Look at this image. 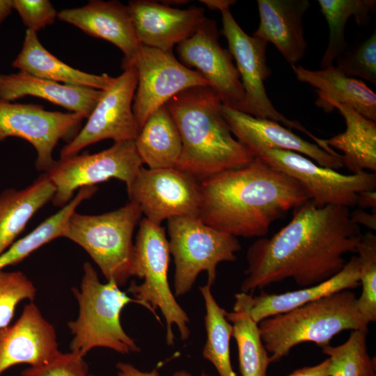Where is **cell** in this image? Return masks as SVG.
<instances>
[{
    "label": "cell",
    "mask_w": 376,
    "mask_h": 376,
    "mask_svg": "<svg viewBox=\"0 0 376 376\" xmlns=\"http://www.w3.org/2000/svg\"><path fill=\"white\" fill-rule=\"evenodd\" d=\"M19 376H24V375H23L22 374H21V375H19Z\"/></svg>",
    "instance_id": "ee69618b"
},
{
    "label": "cell",
    "mask_w": 376,
    "mask_h": 376,
    "mask_svg": "<svg viewBox=\"0 0 376 376\" xmlns=\"http://www.w3.org/2000/svg\"><path fill=\"white\" fill-rule=\"evenodd\" d=\"M13 9L27 29L36 33L52 24L58 15L49 0H13Z\"/></svg>",
    "instance_id": "74e56055"
},
{
    "label": "cell",
    "mask_w": 376,
    "mask_h": 376,
    "mask_svg": "<svg viewBox=\"0 0 376 376\" xmlns=\"http://www.w3.org/2000/svg\"><path fill=\"white\" fill-rule=\"evenodd\" d=\"M359 264L353 256L338 274L314 285L281 294H269L262 291L253 296L251 315L256 323L261 320L288 312L333 293L357 288L359 282Z\"/></svg>",
    "instance_id": "d4e9b609"
},
{
    "label": "cell",
    "mask_w": 376,
    "mask_h": 376,
    "mask_svg": "<svg viewBox=\"0 0 376 376\" xmlns=\"http://www.w3.org/2000/svg\"><path fill=\"white\" fill-rule=\"evenodd\" d=\"M357 300L354 292L344 290L261 320L260 337L271 363L302 343L313 342L322 348L343 331H368L370 322L359 312Z\"/></svg>",
    "instance_id": "277c9868"
},
{
    "label": "cell",
    "mask_w": 376,
    "mask_h": 376,
    "mask_svg": "<svg viewBox=\"0 0 376 376\" xmlns=\"http://www.w3.org/2000/svg\"><path fill=\"white\" fill-rule=\"evenodd\" d=\"M179 130L182 152L175 168L198 182L238 169L256 157L233 136L223 104L210 86L186 89L165 104Z\"/></svg>",
    "instance_id": "3957f363"
},
{
    "label": "cell",
    "mask_w": 376,
    "mask_h": 376,
    "mask_svg": "<svg viewBox=\"0 0 376 376\" xmlns=\"http://www.w3.org/2000/svg\"><path fill=\"white\" fill-rule=\"evenodd\" d=\"M142 214L139 205L131 201L101 214L74 212L68 220L63 237L88 253L107 281L123 286L133 276L132 236Z\"/></svg>",
    "instance_id": "8992f818"
},
{
    "label": "cell",
    "mask_w": 376,
    "mask_h": 376,
    "mask_svg": "<svg viewBox=\"0 0 376 376\" xmlns=\"http://www.w3.org/2000/svg\"><path fill=\"white\" fill-rule=\"evenodd\" d=\"M337 109L343 117L346 129L329 139H323L329 148L343 152L342 162L352 174L376 171V123L366 118L350 105L332 102L328 112Z\"/></svg>",
    "instance_id": "484cf974"
},
{
    "label": "cell",
    "mask_w": 376,
    "mask_h": 376,
    "mask_svg": "<svg viewBox=\"0 0 376 376\" xmlns=\"http://www.w3.org/2000/svg\"><path fill=\"white\" fill-rule=\"evenodd\" d=\"M368 331H352L341 345L322 347L330 359V376H376L375 357L368 351Z\"/></svg>",
    "instance_id": "d6a6232c"
},
{
    "label": "cell",
    "mask_w": 376,
    "mask_h": 376,
    "mask_svg": "<svg viewBox=\"0 0 376 376\" xmlns=\"http://www.w3.org/2000/svg\"><path fill=\"white\" fill-rule=\"evenodd\" d=\"M222 111L233 135L256 157L269 150H289L306 155L325 168L337 170L343 166L341 155L329 154L276 121L256 118L224 104Z\"/></svg>",
    "instance_id": "e0dca14e"
},
{
    "label": "cell",
    "mask_w": 376,
    "mask_h": 376,
    "mask_svg": "<svg viewBox=\"0 0 376 376\" xmlns=\"http://www.w3.org/2000/svg\"><path fill=\"white\" fill-rule=\"evenodd\" d=\"M134 143L143 164L149 169L175 167L182 152V140L165 105L149 116Z\"/></svg>",
    "instance_id": "83f0119b"
},
{
    "label": "cell",
    "mask_w": 376,
    "mask_h": 376,
    "mask_svg": "<svg viewBox=\"0 0 376 376\" xmlns=\"http://www.w3.org/2000/svg\"><path fill=\"white\" fill-rule=\"evenodd\" d=\"M329 26V41L321 61L322 69L333 65L346 48L345 29L348 19L354 17L360 25L368 23L375 10V0H318Z\"/></svg>",
    "instance_id": "4dcf8cb0"
},
{
    "label": "cell",
    "mask_w": 376,
    "mask_h": 376,
    "mask_svg": "<svg viewBox=\"0 0 376 376\" xmlns=\"http://www.w3.org/2000/svg\"><path fill=\"white\" fill-rule=\"evenodd\" d=\"M103 91L63 84L25 72L0 74V99L12 102L27 95L45 99L88 118Z\"/></svg>",
    "instance_id": "7402d4cb"
},
{
    "label": "cell",
    "mask_w": 376,
    "mask_h": 376,
    "mask_svg": "<svg viewBox=\"0 0 376 376\" xmlns=\"http://www.w3.org/2000/svg\"><path fill=\"white\" fill-rule=\"evenodd\" d=\"M336 67L349 77H358L376 84V31L350 52L336 59Z\"/></svg>",
    "instance_id": "d590c367"
},
{
    "label": "cell",
    "mask_w": 376,
    "mask_h": 376,
    "mask_svg": "<svg viewBox=\"0 0 376 376\" xmlns=\"http://www.w3.org/2000/svg\"><path fill=\"white\" fill-rule=\"evenodd\" d=\"M214 20L205 18L196 31L176 47L180 61L195 68L225 106L239 110L244 91L233 56L219 42Z\"/></svg>",
    "instance_id": "2e32d148"
},
{
    "label": "cell",
    "mask_w": 376,
    "mask_h": 376,
    "mask_svg": "<svg viewBox=\"0 0 376 376\" xmlns=\"http://www.w3.org/2000/svg\"><path fill=\"white\" fill-rule=\"evenodd\" d=\"M143 162L134 141L115 142L111 147L94 154L61 157L46 173L56 187L52 201L63 207L72 199L76 189L116 178L127 189L133 182Z\"/></svg>",
    "instance_id": "30bf717a"
},
{
    "label": "cell",
    "mask_w": 376,
    "mask_h": 376,
    "mask_svg": "<svg viewBox=\"0 0 376 376\" xmlns=\"http://www.w3.org/2000/svg\"><path fill=\"white\" fill-rule=\"evenodd\" d=\"M36 295L33 283L20 271L0 270V329L8 326L20 301H33Z\"/></svg>",
    "instance_id": "e575fe53"
},
{
    "label": "cell",
    "mask_w": 376,
    "mask_h": 376,
    "mask_svg": "<svg viewBox=\"0 0 376 376\" xmlns=\"http://www.w3.org/2000/svg\"><path fill=\"white\" fill-rule=\"evenodd\" d=\"M13 9V0H0V27Z\"/></svg>",
    "instance_id": "7bdbcfd3"
},
{
    "label": "cell",
    "mask_w": 376,
    "mask_h": 376,
    "mask_svg": "<svg viewBox=\"0 0 376 376\" xmlns=\"http://www.w3.org/2000/svg\"><path fill=\"white\" fill-rule=\"evenodd\" d=\"M253 297V293L236 294L233 311H225V316L233 327L241 375L267 376L271 361L261 340L258 324L251 315Z\"/></svg>",
    "instance_id": "f1b7e54d"
},
{
    "label": "cell",
    "mask_w": 376,
    "mask_h": 376,
    "mask_svg": "<svg viewBox=\"0 0 376 376\" xmlns=\"http://www.w3.org/2000/svg\"><path fill=\"white\" fill-rule=\"evenodd\" d=\"M24 376H89L88 366L78 353L60 352L49 362L30 367L22 372Z\"/></svg>",
    "instance_id": "8d00e7d4"
},
{
    "label": "cell",
    "mask_w": 376,
    "mask_h": 376,
    "mask_svg": "<svg viewBox=\"0 0 376 376\" xmlns=\"http://www.w3.org/2000/svg\"><path fill=\"white\" fill-rule=\"evenodd\" d=\"M55 193V186L45 173L26 189H8L0 194V255L14 243L33 214L52 201Z\"/></svg>",
    "instance_id": "4316f807"
},
{
    "label": "cell",
    "mask_w": 376,
    "mask_h": 376,
    "mask_svg": "<svg viewBox=\"0 0 376 376\" xmlns=\"http://www.w3.org/2000/svg\"><path fill=\"white\" fill-rule=\"evenodd\" d=\"M145 218L161 225L175 217H198L201 204L200 182L176 168L141 167L129 188Z\"/></svg>",
    "instance_id": "5bb4252c"
},
{
    "label": "cell",
    "mask_w": 376,
    "mask_h": 376,
    "mask_svg": "<svg viewBox=\"0 0 376 376\" xmlns=\"http://www.w3.org/2000/svg\"><path fill=\"white\" fill-rule=\"evenodd\" d=\"M97 190L95 186L81 187L76 196L58 212L45 219L27 235L13 243L0 255V270L20 262L52 240L63 237L66 224L71 214L82 201L90 198Z\"/></svg>",
    "instance_id": "f546056e"
},
{
    "label": "cell",
    "mask_w": 376,
    "mask_h": 376,
    "mask_svg": "<svg viewBox=\"0 0 376 376\" xmlns=\"http://www.w3.org/2000/svg\"><path fill=\"white\" fill-rule=\"evenodd\" d=\"M12 65L40 79L100 91L109 88L115 80L107 74L87 73L62 62L43 47L37 33L28 29L22 49Z\"/></svg>",
    "instance_id": "cb8c5ba5"
},
{
    "label": "cell",
    "mask_w": 376,
    "mask_h": 376,
    "mask_svg": "<svg viewBox=\"0 0 376 376\" xmlns=\"http://www.w3.org/2000/svg\"><path fill=\"white\" fill-rule=\"evenodd\" d=\"M351 219L359 226L362 224L370 229L376 230V214L375 212L368 213L363 210L357 209L350 211Z\"/></svg>",
    "instance_id": "60d3db41"
},
{
    "label": "cell",
    "mask_w": 376,
    "mask_h": 376,
    "mask_svg": "<svg viewBox=\"0 0 376 376\" xmlns=\"http://www.w3.org/2000/svg\"><path fill=\"white\" fill-rule=\"evenodd\" d=\"M57 18L119 48L124 54L123 70L134 65L141 45L127 6L118 1L91 0L82 7L61 10Z\"/></svg>",
    "instance_id": "ffe728a7"
},
{
    "label": "cell",
    "mask_w": 376,
    "mask_h": 376,
    "mask_svg": "<svg viewBox=\"0 0 376 376\" xmlns=\"http://www.w3.org/2000/svg\"><path fill=\"white\" fill-rule=\"evenodd\" d=\"M80 288L72 291L79 304V314L68 322L73 336L71 352L84 356L95 347H105L126 354L140 348L124 331L120 322L123 308L130 303H142L129 297L113 281L102 283L89 262L83 266Z\"/></svg>",
    "instance_id": "5b68a950"
},
{
    "label": "cell",
    "mask_w": 376,
    "mask_h": 376,
    "mask_svg": "<svg viewBox=\"0 0 376 376\" xmlns=\"http://www.w3.org/2000/svg\"><path fill=\"white\" fill-rule=\"evenodd\" d=\"M256 157L295 180L310 199L320 206L336 205L350 208L356 205L360 192L376 189L375 173L344 175L289 150H269Z\"/></svg>",
    "instance_id": "7c38bea8"
},
{
    "label": "cell",
    "mask_w": 376,
    "mask_h": 376,
    "mask_svg": "<svg viewBox=\"0 0 376 376\" xmlns=\"http://www.w3.org/2000/svg\"><path fill=\"white\" fill-rule=\"evenodd\" d=\"M89 376H95V375H90Z\"/></svg>",
    "instance_id": "f6af8a7d"
},
{
    "label": "cell",
    "mask_w": 376,
    "mask_h": 376,
    "mask_svg": "<svg viewBox=\"0 0 376 376\" xmlns=\"http://www.w3.org/2000/svg\"><path fill=\"white\" fill-rule=\"evenodd\" d=\"M137 86L134 65L129 67L105 91L78 134L61 152V157L78 154L84 148L104 139L115 142L134 141L140 131L132 104Z\"/></svg>",
    "instance_id": "9a60e30c"
},
{
    "label": "cell",
    "mask_w": 376,
    "mask_h": 376,
    "mask_svg": "<svg viewBox=\"0 0 376 376\" xmlns=\"http://www.w3.org/2000/svg\"><path fill=\"white\" fill-rule=\"evenodd\" d=\"M127 8L141 45L165 52L191 36L206 18L202 8L179 9L148 0L130 1Z\"/></svg>",
    "instance_id": "d6986e66"
},
{
    "label": "cell",
    "mask_w": 376,
    "mask_h": 376,
    "mask_svg": "<svg viewBox=\"0 0 376 376\" xmlns=\"http://www.w3.org/2000/svg\"><path fill=\"white\" fill-rule=\"evenodd\" d=\"M362 235L349 207L320 206L308 199L293 209L291 221L275 235L249 247L241 292L288 279L302 288L320 283L341 271L344 256L356 253Z\"/></svg>",
    "instance_id": "6da1fadb"
},
{
    "label": "cell",
    "mask_w": 376,
    "mask_h": 376,
    "mask_svg": "<svg viewBox=\"0 0 376 376\" xmlns=\"http://www.w3.org/2000/svg\"><path fill=\"white\" fill-rule=\"evenodd\" d=\"M118 376H159L157 368H154L151 371H141L134 366L129 363L118 362L116 364ZM172 376H193L186 370H178L175 372ZM201 376H209L207 373H203Z\"/></svg>",
    "instance_id": "f35d334b"
},
{
    "label": "cell",
    "mask_w": 376,
    "mask_h": 376,
    "mask_svg": "<svg viewBox=\"0 0 376 376\" xmlns=\"http://www.w3.org/2000/svg\"><path fill=\"white\" fill-rule=\"evenodd\" d=\"M359 264V282L362 292L357 297L359 312L369 322L376 321V235L373 232L362 235L356 249Z\"/></svg>",
    "instance_id": "836d02e7"
},
{
    "label": "cell",
    "mask_w": 376,
    "mask_h": 376,
    "mask_svg": "<svg viewBox=\"0 0 376 376\" xmlns=\"http://www.w3.org/2000/svg\"><path fill=\"white\" fill-rule=\"evenodd\" d=\"M331 361L329 358L321 363L299 368L287 376H330Z\"/></svg>",
    "instance_id": "ab89813d"
},
{
    "label": "cell",
    "mask_w": 376,
    "mask_h": 376,
    "mask_svg": "<svg viewBox=\"0 0 376 376\" xmlns=\"http://www.w3.org/2000/svg\"><path fill=\"white\" fill-rule=\"evenodd\" d=\"M198 218L235 237H263L273 222L310 197L295 180L256 157L200 182Z\"/></svg>",
    "instance_id": "7a4b0ae2"
},
{
    "label": "cell",
    "mask_w": 376,
    "mask_h": 376,
    "mask_svg": "<svg viewBox=\"0 0 376 376\" xmlns=\"http://www.w3.org/2000/svg\"><path fill=\"white\" fill-rule=\"evenodd\" d=\"M291 68L299 81L316 88L315 104L326 112L332 102L344 104L376 122V94L364 82L345 75L334 65L320 70L296 65Z\"/></svg>",
    "instance_id": "603a6c76"
},
{
    "label": "cell",
    "mask_w": 376,
    "mask_h": 376,
    "mask_svg": "<svg viewBox=\"0 0 376 376\" xmlns=\"http://www.w3.org/2000/svg\"><path fill=\"white\" fill-rule=\"evenodd\" d=\"M199 289L205 306L207 338L203 349V358L214 366L219 376H237L230 362L232 325L225 316V310L213 297L211 286L207 284Z\"/></svg>",
    "instance_id": "1f68e13d"
},
{
    "label": "cell",
    "mask_w": 376,
    "mask_h": 376,
    "mask_svg": "<svg viewBox=\"0 0 376 376\" xmlns=\"http://www.w3.org/2000/svg\"><path fill=\"white\" fill-rule=\"evenodd\" d=\"M356 205L360 209L371 208L376 211V192L375 190L364 191L360 192L357 198Z\"/></svg>",
    "instance_id": "b9f144b4"
},
{
    "label": "cell",
    "mask_w": 376,
    "mask_h": 376,
    "mask_svg": "<svg viewBox=\"0 0 376 376\" xmlns=\"http://www.w3.org/2000/svg\"><path fill=\"white\" fill-rule=\"evenodd\" d=\"M59 352L54 326L31 301L13 325L0 329V376L17 364L43 365Z\"/></svg>",
    "instance_id": "ac0fdd59"
},
{
    "label": "cell",
    "mask_w": 376,
    "mask_h": 376,
    "mask_svg": "<svg viewBox=\"0 0 376 376\" xmlns=\"http://www.w3.org/2000/svg\"><path fill=\"white\" fill-rule=\"evenodd\" d=\"M167 226L169 251L175 263L176 297L187 293L203 271L207 272V284L212 286L218 265L235 261V253L242 249L237 237L206 225L198 217L170 218Z\"/></svg>",
    "instance_id": "ba28073f"
},
{
    "label": "cell",
    "mask_w": 376,
    "mask_h": 376,
    "mask_svg": "<svg viewBox=\"0 0 376 376\" xmlns=\"http://www.w3.org/2000/svg\"><path fill=\"white\" fill-rule=\"evenodd\" d=\"M84 118L79 113L47 111L35 104L0 99V142L8 137L27 141L37 152L36 168L47 173L54 164L53 151L60 140L70 142Z\"/></svg>",
    "instance_id": "8fae6325"
},
{
    "label": "cell",
    "mask_w": 376,
    "mask_h": 376,
    "mask_svg": "<svg viewBox=\"0 0 376 376\" xmlns=\"http://www.w3.org/2000/svg\"><path fill=\"white\" fill-rule=\"evenodd\" d=\"M170 258L169 240L165 228L146 218L141 219L134 244L133 276L143 279L137 285L133 281L127 289L134 299L149 310L156 319L160 318L156 310L159 308L166 324V340L168 345L174 343L173 326L180 331L182 340L188 339L190 331L189 319L186 312L176 301L168 281Z\"/></svg>",
    "instance_id": "52a82bcc"
},
{
    "label": "cell",
    "mask_w": 376,
    "mask_h": 376,
    "mask_svg": "<svg viewBox=\"0 0 376 376\" xmlns=\"http://www.w3.org/2000/svg\"><path fill=\"white\" fill-rule=\"evenodd\" d=\"M235 3L233 0H210L207 7L220 11L223 25L221 33L226 38L228 50L236 62L244 91V98L239 111L301 131L316 143L318 140L317 136L299 122L290 120L279 113L269 99L264 84L272 74L266 57L268 43L249 36L240 26L230 10Z\"/></svg>",
    "instance_id": "9c48e42d"
},
{
    "label": "cell",
    "mask_w": 376,
    "mask_h": 376,
    "mask_svg": "<svg viewBox=\"0 0 376 376\" xmlns=\"http://www.w3.org/2000/svg\"><path fill=\"white\" fill-rule=\"evenodd\" d=\"M134 65L137 86L132 111L139 130L153 111L177 94L196 86H209L198 72L184 65L173 52L141 45Z\"/></svg>",
    "instance_id": "4fadbf2b"
},
{
    "label": "cell",
    "mask_w": 376,
    "mask_h": 376,
    "mask_svg": "<svg viewBox=\"0 0 376 376\" xmlns=\"http://www.w3.org/2000/svg\"><path fill=\"white\" fill-rule=\"evenodd\" d=\"M260 23L253 36L271 42L283 58L295 65L302 60L308 44L303 17L310 7L308 0H258Z\"/></svg>",
    "instance_id": "44dd1931"
}]
</instances>
